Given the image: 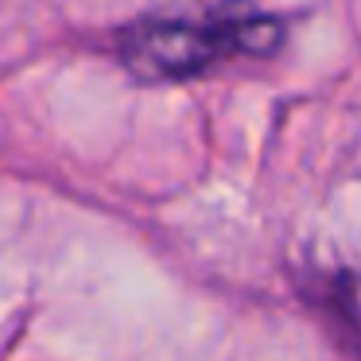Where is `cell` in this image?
<instances>
[{
	"mask_svg": "<svg viewBox=\"0 0 361 361\" xmlns=\"http://www.w3.org/2000/svg\"><path fill=\"white\" fill-rule=\"evenodd\" d=\"M319 303L345 326V334L361 345V276L353 272H334L322 280Z\"/></svg>",
	"mask_w": 361,
	"mask_h": 361,
	"instance_id": "2",
	"label": "cell"
},
{
	"mask_svg": "<svg viewBox=\"0 0 361 361\" xmlns=\"http://www.w3.org/2000/svg\"><path fill=\"white\" fill-rule=\"evenodd\" d=\"M280 39V16L233 4L202 16H144L117 35V55L136 78L179 82L233 55H272Z\"/></svg>",
	"mask_w": 361,
	"mask_h": 361,
	"instance_id": "1",
	"label": "cell"
}]
</instances>
